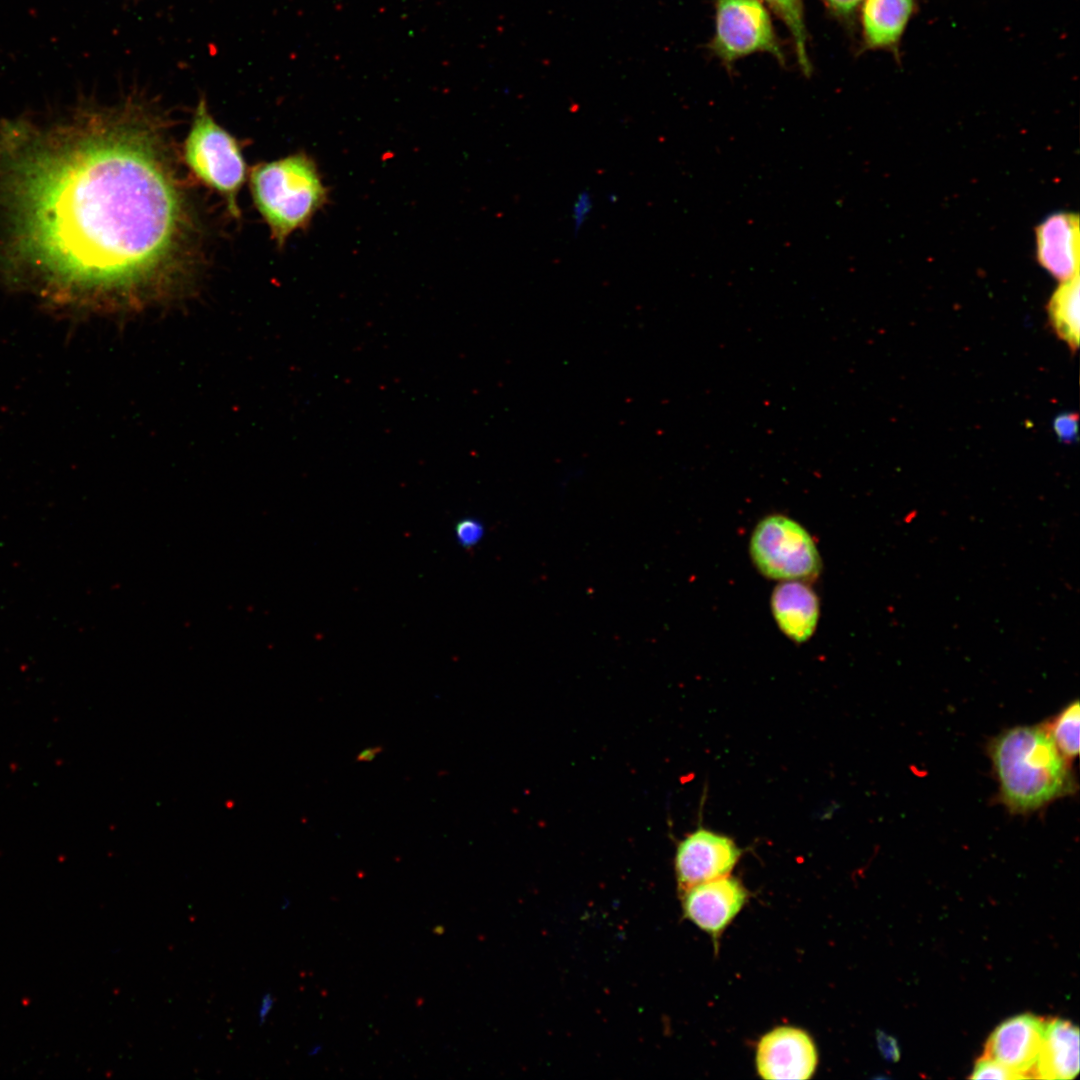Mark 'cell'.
Masks as SVG:
<instances>
[{
  "mask_svg": "<svg viewBox=\"0 0 1080 1080\" xmlns=\"http://www.w3.org/2000/svg\"><path fill=\"white\" fill-rule=\"evenodd\" d=\"M80 128L22 172L25 237L86 289L153 295L182 273L194 228L161 118L134 96Z\"/></svg>",
  "mask_w": 1080,
  "mask_h": 1080,
  "instance_id": "cell-1",
  "label": "cell"
},
{
  "mask_svg": "<svg viewBox=\"0 0 1080 1080\" xmlns=\"http://www.w3.org/2000/svg\"><path fill=\"white\" fill-rule=\"evenodd\" d=\"M989 754L1000 800L1013 813L1034 812L1075 789L1069 761L1044 726L1004 730L991 741Z\"/></svg>",
  "mask_w": 1080,
  "mask_h": 1080,
  "instance_id": "cell-2",
  "label": "cell"
},
{
  "mask_svg": "<svg viewBox=\"0 0 1080 1080\" xmlns=\"http://www.w3.org/2000/svg\"><path fill=\"white\" fill-rule=\"evenodd\" d=\"M253 202L278 247L306 229L328 202V188L315 161L305 152L262 162L249 174Z\"/></svg>",
  "mask_w": 1080,
  "mask_h": 1080,
  "instance_id": "cell-3",
  "label": "cell"
},
{
  "mask_svg": "<svg viewBox=\"0 0 1080 1080\" xmlns=\"http://www.w3.org/2000/svg\"><path fill=\"white\" fill-rule=\"evenodd\" d=\"M186 166L202 184L217 192L230 215L239 219L238 194L247 177V165L238 140L211 115L201 97L184 142Z\"/></svg>",
  "mask_w": 1080,
  "mask_h": 1080,
  "instance_id": "cell-4",
  "label": "cell"
},
{
  "mask_svg": "<svg viewBox=\"0 0 1080 1080\" xmlns=\"http://www.w3.org/2000/svg\"><path fill=\"white\" fill-rule=\"evenodd\" d=\"M750 553L759 571L771 579L808 581L821 570V559L810 534L783 515H769L756 525Z\"/></svg>",
  "mask_w": 1080,
  "mask_h": 1080,
  "instance_id": "cell-5",
  "label": "cell"
},
{
  "mask_svg": "<svg viewBox=\"0 0 1080 1080\" xmlns=\"http://www.w3.org/2000/svg\"><path fill=\"white\" fill-rule=\"evenodd\" d=\"M711 53L731 71L734 63L750 54H771L786 63L771 17L760 0H715V30L708 45Z\"/></svg>",
  "mask_w": 1080,
  "mask_h": 1080,
  "instance_id": "cell-6",
  "label": "cell"
},
{
  "mask_svg": "<svg viewBox=\"0 0 1080 1080\" xmlns=\"http://www.w3.org/2000/svg\"><path fill=\"white\" fill-rule=\"evenodd\" d=\"M741 851L727 836L697 829L677 846L675 873L681 892L697 884L728 876Z\"/></svg>",
  "mask_w": 1080,
  "mask_h": 1080,
  "instance_id": "cell-7",
  "label": "cell"
},
{
  "mask_svg": "<svg viewBox=\"0 0 1080 1080\" xmlns=\"http://www.w3.org/2000/svg\"><path fill=\"white\" fill-rule=\"evenodd\" d=\"M816 1066L815 1044L801 1029L775 1028L758 1044L756 1067L764 1079H808Z\"/></svg>",
  "mask_w": 1080,
  "mask_h": 1080,
  "instance_id": "cell-8",
  "label": "cell"
},
{
  "mask_svg": "<svg viewBox=\"0 0 1080 1080\" xmlns=\"http://www.w3.org/2000/svg\"><path fill=\"white\" fill-rule=\"evenodd\" d=\"M748 897L741 882L728 876L703 882L682 892L686 918L717 940Z\"/></svg>",
  "mask_w": 1080,
  "mask_h": 1080,
  "instance_id": "cell-9",
  "label": "cell"
},
{
  "mask_svg": "<svg viewBox=\"0 0 1080 1080\" xmlns=\"http://www.w3.org/2000/svg\"><path fill=\"white\" fill-rule=\"evenodd\" d=\"M1044 1020L1032 1014L1006 1019L988 1037L982 1056L1001 1063L1020 1079L1033 1078Z\"/></svg>",
  "mask_w": 1080,
  "mask_h": 1080,
  "instance_id": "cell-10",
  "label": "cell"
},
{
  "mask_svg": "<svg viewBox=\"0 0 1080 1080\" xmlns=\"http://www.w3.org/2000/svg\"><path fill=\"white\" fill-rule=\"evenodd\" d=\"M1039 264L1063 282L1079 274V218L1060 212L1048 216L1036 228Z\"/></svg>",
  "mask_w": 1080,
  "mask_h": 1080,
  "instance_id": "cell-11",
  "label": "cell"
},
{
  "mask_svg": "<svg viewBox=\"0 0 1080 1080\" xmlns=\"http://www.w3.org/2000/svg\"><path fill=\"white\" fill-rule=\"evenodd\" d=\"M917 6L918 0H864L861 49L889 50L898 58L900 41Z\"/></svg>",
  "mask_w": 1080,
  "mask_h": 1080,
  "instance_id": "cell-12",
  "label": "cell"
},
{
  "mask_svg": "<svg viewBox=\"0 0 1080 1080\" xmlns=\"http://www.w3.org/2000/svg\"><path fill=\"white\" fill-rule=\"evenodd\" d=\"M1079 1072V1030L1061 1018L1044 1020L1043 1037L1033 1078L1072 1079Z\"/></svg>",
  "mask_w": 1080,
  "mask_h": 1080,
  "instance_id": "cell-13",
  "label": "cell"
},
{
  "mask_svg": "<svg viewBox=\"0 0 1080 1080\" xmlns=\"http://www.w3.org/2000/svg\"><path fill=\"white\" fill-rule=\"evenodd\" d=\"M771 608L777 625L791 640L804 642L814 633L819 617V601L803 581L791 580L779 584L772 593Z\"/></svg>",
  "mask_w": 1080,
  "mask_h": 1080,
  "instance_id": "cell-14",
  "label": "cell"
},
{
  "mask_svg": "<svg viewBox=\"0 0 1080 1080\" xmlns=\"http://www.w3.org/2000/svg\"><path fill=\"white\" fill-rule=\"evenodd\" d=\"M1079 274L1061 282L1048 303V315L1057 335L1075 350L1079 344Z\"/></svg>",
  "mask_w": 1080,
  "mask_h": 1080,
  "instance_id": "cell-15",
  "label": "cell"
},
{
  "mask_svg": "<svg viewBox=\"0 0 1080 1080\" xmlns=\"http://www.w3.org/2000/svg\"><path fill=\"white\" fill-rule=\"evenodd\" d=\"M788 28L802 74L809 78L812 64L807 52L808 33L803 0H763Z\"/></svg>",
  "mask_w": 1080,
  "mask_h": 1080,
  "instance_id": "cell-16",
  "label": "cell"
},
{
  "mask_svg": "<svg viewBox=\"0 0 1080 1080\" xmlns=\"http://www.w3.org/2000/svg\"><path fill=\"white\" fill-rule=\"evenodd\" d=\"M1079 714V702L1075 700L1045 726L1056 748L1069 762L1079 753Z\"/></svg>",
  "mask_w": 1080,
  "mask_h": 1080,
  "instance_id": "cell-17",
  "label": "cell"
},
{
  "mask_svg": "<svg viewBox=\"0 0 1080 1080\" xmlns=\"http://www.w3.org/2000/svg\"><path fill=\"white\" fill-rule=\"evenodd\" d=\"M971 1079H1020V1077L1003 1066L1001 1063L987 1058L980 1057L974 1066L972 1074L969 1076Z\"/></svg>",
  "mask_w": 1080,
  "mask_h": 1080,
  "instance_id": "cell-18",
  "label": "cell"
},
{
  "mask_svg": "<svg viewBox=\"0 0 1080 1080\" xmlns=\"http://www.w3.org/2000/svg\"><path fill=\"white\" fill-rule=\"evenodd\" d=\"M829 14L839 22L852 27L856 10L863 0H820Z\"/></svg>",
  "mask_w": 1080,
  "mask_h": 1080,
  "instance_id": "cell-19",
  "label": "cell"
},
{
  "mask_svg": "<svg viewBox=\"0 0 1080 1080\" xmlns=\"http://www.w3.org/2000/svg\"><path fill=\"white\" fill-rule=\"evenodd\" d=\"M483 526L478 520L463 519L456 525V536L464 547L476 545L483 536Z\"/></svg>",
  "mask_w": 1080,
  "mask_h": 1080,
  "instance_id": "cell-20",
  "label": "cell"
},
{
  "mask_svg": "<svg viewBox=\"0 0 1080 1080\" xmlns=\"http://www.w3.org/2000/svg\"><path fill=\"white\" fill-rule=\"evenodd\" d=\"M1054 430L1060 440L1064 442H1071L1077 436V415L1068 413L1058 416L1054 421Z\"/></svg>",
  "mask_w": 1080,
  "mask_h": 1080,
  "instance_id": "cell-21",
  "label": "cell"
},
{
  "mask_svg": "<svg viewBox=\"0 0 1080 1080\" xmlns=\"http://www.w3.org/2000/svg\"><path fill=\"white\" fill-rule=\"evenodd\" d=\"M877 1042L882 1055L892 1062H896L900 1057V1049L897 1040L884 1032H878Z\"/></svg>",
  "mask_w": 1080,
  "mask_h": 1080,
  "instance_id": "cell-22",
  "label": "cell"
},
{
  "mask_svg": "<svg viewBox=\"0 0 1080 1080\" xmlns=\"http://www.w3.org/2000/svg\"><path fill=\"white\" fill-rule=\"evenodd\" d=\"M275 1004V998L272 992L265 991L261 995L257 1009V1022L259 1026L266 1023Z\"/></svg>",
  "mask_w": 1080,
  "mask_h": 1080,
  "instance_id": "cell-23",
  "label": "cell"
},
{
  "mask_svg": "<svg viewBox=\"0 0 1080 1080\" xmlns=\"http://www.w3.org/2000/svg\"><path fill=\"white\" fill-rule=\"evenodd\" d=\"M590 199L586 193H584L576 202L574 207L575 224L578 226L583 221L584 217L590 210Z\"/></svg>",
  "mask_w": 1080,
  "mask_h": 1080,
  "instance_id": "cell-24",
  "label": "cell"
},
{
  "mask_svg": "<svg viewBox=\"0 0 1080 1080\" xmlns=\"http://www.w3.org/2000/svg\"><path fill=\"white\" fill-rule=\"evenodd\" d=\"M383 748L381 746L369 747L358 753L356 756L357 762H370L374 760L381 752Z\"/></svg>",
  "mask_w": 1080,
  "mask_h": 1080,
  "instance_id": "cell-25",
  "label": "cell"
},
{
  "mask_svg": "<svg viewBox=\"0 0 1080 1080\" xmlns=\"http://www.w3.org/2000/svg\"><path fill=\"white\" fill-rule=\"evenodd\" d=\"M321 1049H322L321 1045H319V1044L313 1045L312 1047H310V1049L308 1051V1055L309 1056H315L321 1051Z\"/></svg>",
  "mask_w": 1080,
  "mask_h": 1080,
  "instance_id": "cell-26",
  "label": "cell"
},
{
  "mask_svg": "<svg viewBox=\"0 0 1080 1080\" xmlns=\"http://www.w3.org/2000/svg\"><path fill=\"white\" fill-rule=\"evenodd\" d=\"M290 904H291L290 898L289 897H283L282 900H281L280 909L282 911H284V910L289 908Z\"/></svg>",
  "mask_w": 1080,
  "mask_h": 1080,
  "instance_id": "cell-27",
  "label": "cell"
}]
</instances>
